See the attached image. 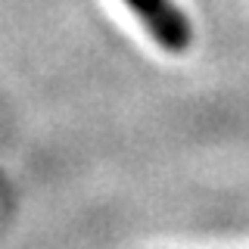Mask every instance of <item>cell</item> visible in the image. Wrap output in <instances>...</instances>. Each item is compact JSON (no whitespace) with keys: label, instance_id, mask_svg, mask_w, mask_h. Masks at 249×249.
<instances>
[{"label":"cell","instance_id":"1","mask_svg":"<svg viewBox=\"0 0 249 249\" xmlns=\"http://www.w3.org/2000/svg\"><path fill=\"white\" fill-rule=\"evenodd\" d=\"M128 10L143 22V28L153 35V41L168 53H184L193 41V31L187 16L175 0H124Z\"/></svg>","mask_w":249,"mask_h":249}]
</instances>
